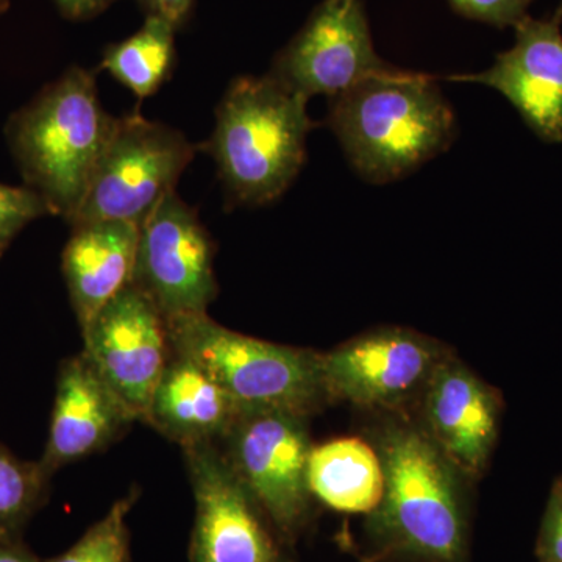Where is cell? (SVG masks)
<instances>
[{"instance_id":"obj_23","label":"cell","mask_w":562,"mask_h":562,"mask_svg":"<svg viewBox=\"0 0 562 562\" xmlns=\"http://www.w3.org/2000/svg\"><path fill=\"white\" fill-rule=\"evenodd\" d=\"M452 9L468 20L494 27H516L528 16L531 0H449Z\"/></svg>"},{"instance_id":"obj_16","label":"cell","mask_w":562,"mask_h":562,"mask_svg":"<svg viewBox=\"0 0 562 562\" xmlns=\"http://www.w3.org/2000/svg\"><path fill=\"white\" fill-rule=\"evenodd\" d=\"M61 271L81 330L132 283L139 227L127 222L72 225Z\"/></svg>"},{"instance_id":"obj_14","label":"cell","mask_w":562,"mask_h":562,"mask_svg":"<svg viewBox=\"0 0 562 562\" xmlns=\"http://www.w3.org/2000/svg\"><path fill=\"white\" fill-rule=\"evenodd\" d=\"M419 403L425 432L469 479L482 475L501 427L498 392L449 355L432 373Z\"/></svg>"},{"instance_id":"obj_19","label":"cell","mask_w":562,"mask_h":562,"mask_svg":"<svg viewBox=\"0 0 562 562\" xmlns=\"http://www.w3.org/2000/svg\"><path fill=\"white\" fill-rule=\"evenodd\" d=\"M173 65L176 29L157 16H146L135 35L111 44L102 58V69L139 101L160 90L171 77Z\"/></svg>"},{"instance_id":"obj_1","label":"cell","mask_w":562,"mask_h":562,"mask_svg":"<svg viewBox=\"0 0 562 562\" xmlns=\"http://www.w3.org/2000/svg\"><path fill=\"white\" fill-rule=\"evenodd\" d=\"M373 447L383 468V495L369 531L386 553L417 562H464L469 476L419 424L390 420Z\"/></svg>"},{"instance_id":"obj_26","label":"cell","mask_w":562,"mask_h":562,"mask_svg":"<svg viewBox=\"0 0 562 562\" xmlns=\"http://www.w3.org/2000/svg\"><path fill=\"white\" fill-rule=\"evenodd\" d=\"M113 2L116 0H55L58 11L70 21L90 20Z\"/></svg>"},{"instance_id":"obj_13","label":"cell","mask_w":562,"mask_h":562,"mask_svg":"<svg viewBox=\"0 0 562 562\" xmlns=\"http://www.w3.org/2000/svg\"><path fill=\"white\" fill-rule=\"evenodd\" d=\"M562 3L547 20L527 16L516 25V43L490 69L454 74L446 80L494 88L519 111L546 143L562 140Z\"/></svg>"},{"instance_id":"obj_8","label":"cell","mask_w":562,"mask_h":562,"mask_svg":"<svg viewBox=\"0 0 562 562\" xmlns=\"http://www.w3.org/2000/svg\"><path fill=\"white\" fill-rule=\"evenodd\" d=\"M449 350L441 342L402 327L375 328L322 353L331 401L369 409L405 408L422 392Z\"/></svg>"},{"instance_id":"obj_18","label":"cell","mask_w":562,"mask_h":562,"mask_svg":"<svg viewBox=\"0 0 562 562\" xmlns=\"http://www.w3.org/2000/svg\"><path fill=\"white\" fill-rule=\"evenodd\" d=\"M306 476L313 497L335 512L371 514L382 501V460L364 439H333L313 446Z\"/></svg>"},{"instance_id":"obj_11","label":"cell","mask_w":562,"mask_h":562,"mask_svg":"<svg viewBox=\"0 0 562 562\" xmlns=\"http://www.w3.org/2000/svg\"><path fill=\"white\" fill-rule=\"evenodd\" d=\"M391 68L373 49L361 0H325L277 55L269 76L310 101L338 98Z\"/></svg>"},{"instance_id":"obj_24","label":"cell","mask_w":562,"mask_h":562,"mask_svg":"<svg viewBox=\"0 0 562 562\" xmlns=\"http://www.w3.org/2000/svg\"><path fill=\"white\" fill-rule=\"evenodd\" d=\"M541 562H562V479L554 483L538 541Z\"/></svg>"},{"instance_id":"obj_6","label":"cell","mask_w":562,"mask_h":562,"mask_svg":"<svg viewBox=\"0 0 562 562\" xmlns=\"http://www.w3.org/2000/svg\"><path fill=\"white\" fill-rule=\"evenodd\" d=\"M198 147L183 133L144 120L117 117L116 127L72 225L127 222L139 227L166 195L176 191Z\"/></svg>"},{"instance_id":"obj_20","label":"cell","mask_w":562,"mask_h":562,"mask_svg":"<svg viewBox=\"0 0 562 562\" xmlns=\"http://www.w3.org/2000/svg\"><path fill=\"white\" fill-rule=\"evenodd\" d=\"M50 479L40 461H22L0 443V535L21 536L46 502Z\"/></svg>"},{"instance_id":"obj_4","label":"cell","mask_w":562,"mask_h":562,"mask_svg":"<svg viewBox=\"0 0 562 562\" xmlns=\"http://www.w3.org/2000/svg\"><path fill=\"white\" fill-rule=\"evenodd\" d=\"M306 103L269 74L232 81L205 146L228 201L266 205L291 187L305 165L306 136L313 128Z\"/></svg>"},{"instance_id":"obj_27","label":"cell","mask_w":562,"mask_h":562,"mask_svg":"<svg viewBox=\"0 0 562 562\" xmlns=\"http://www.w3.org/2000/svg\"><path fill=\"white\" fill-rule=\"evenodd\" d=\"M0 562H41L21 536L0 535Z\"/></svg>"},{"instance_id":"obj_7","label":"cell","mask_w":562,"mask_h":562,"mask_svg":"<svg viewBox=\"0 0 562 562\" xmlns=\"http://www.w3.org/2000/svg\"><path fill=\"white\" fill-rule=\"evenodd\" d=\"M233 472L283 539H294L308 519V417L283 412L239 414L225 436Z\"/></svg>"},{"instance_id":"obj_9","label":"cell","mask_w":562,"mask_h":562,"mask_svg":"<svg viewBox=\"0 0 562 562\" xmlns=\"http://www.w3.org/2000/svg\"><path fill=\"white\" fill-rule=\"evenodd\" d=\"M214 251L195 210L173 191L139 225L132 283L166 319L206 313L217 295Z\"/></svg>"},{"instance_id":"obj_25","label":"cell","mask_w":562,"mask_h":562,"mask_svg":"<svg viewBox=\"0 0 562 562\" xmlns=\"http://www.w3.org/2000/svg\"><path fill=\"white\" fill-rule=\"evenodd\" d=\"M147 16H157L180 29L190 16L194 0H139Z\"/></svg>"},{"instance_id":"obj_17","label":"cell","mask_w":562,"mask_h":562,"mask_svg":"<svg viewBox=\"0 0 562 562\" xmlns=\"http://www.w3.org/2000/svg\"><path fill=\"white\" fill-rule=\"evenodd\" d=\"M239 414L231 395L201 366L172 351L144 424L184 449L224 441Z\"/></svg>"},{"instance_id":"obj_3","label":"cell","mask_w":562,"mask_h":562,"mask_svg":"<svg viewBox=\"0 0 562 562\" xmlns=\"http://www.w3.org/2000/svg\"><path fill=\"white\" fill-rule=\"evenodd\" d=\"M117 117L103 109L91 70L72 66L5 125L11 157L29 188L68 222L79 213Z\"/></svg>"},{"instance_id":"obj_2","label":"cell","mask_w":562,"mask_h":562,"mask_svg":"<svg viewBox=\"0 0 562 562\" xmlns=\"http://www.w3.org/2000/svg\"><path fill=\"white\" fill-rule=\"evenodd\" d=\"M327 124L355 171L375 184L416 171L457 136L435 77L394 66L331 99Z\"/></svg>"},{"instance_id":"obj_10","label":"cell","mask_w":562,"mask_h":562,"mask_svg":"<svg viewBox=\"0 0 562 562\" xmlns=\"http://www.w3.org/2000/svg\"><path fill=\"white\" fill-rule=\"evenodd\" d=\"M81 335V353L135 419L144 422L151 394L172 357L168 322L160 310L131 283Z\"/></svg>"},{"instance_id":"obj_5","label":"cell","mask_w":562,"mask_h":562,"mask_svg":"<svg viewBox=\"0 0 562 562\" xmlns=\"http://www.w3.org/2000/svg\"><path fill=\"white\" fill-rule=\"evenodd\" d=\"M173 353L201 366L239 412H283L310 417L330 397L322 353L228 330L209 313L169 317Z\"/></svg>"},{"instance_id":"obj_15","label":"cell","mask_w":562,"mask_h":562,"mask_svg":"<svg viewBox=\"0 0 562 562\" xmlns=\"http://www.w3.org/2000/svg\"><path fill=\"white\" fill-rule=\"evenodd\" d=\"M136 422L83 353L61 362L49 438L40 464L52 476L70 462L102 452Z\"/></svg>"},{"instance_id":"obj_28","label":"cell","mask_w":562,"mask_h":562,"mask_svg":"<svg viewBox=\"0 0 562 562\" xmlns=\"http://www.w3.org/2000/svg\"><path fill=\"white\" fill-rule=\"evenodd\" d=\"M10 0H0V16L9 9Z\"/></svg>"},{"instance_id":"obj_12","label":"cell","mask_w":562,"mask_h":562,"mask_svg":"<svg viewBox=\"0 0 562 562\" xmlns=\"http://www.w3.org/2000/svg\"><path fill=\"white\" fill-rule=\"evenodd\" d=\"M183 453L195 502L191 562H280L271 522L220 443L184 447Z\"/></svg>"},{"instance_id":"obj_22","label":"cell","mask_w":562,"mask_h":562,"mask_svg":"<svg viewBox=\"0 0 562 562\" xmlns=\"http://www.w3.org/2000/svg\"><path fill=\"white\" fill-rule=\"evenodd\" d=\"M54 216L49 203L27 184L0 183V258L31 222Z\"/></svg>"},{"instance_id":"obj_29","label":"cell","mask_w":562,"mask_h":562,"mask_svg":"<svg viewBox=\"0 0 562 562\" xmlns=\"http://www.w3.org/2000/svg\"><path fill=\"white\" fill-rule=\"evenodd\" d=\"M362 562H373V561H372V560H364V561H362Z\"/></svg>"},{"instance_id":"obj_21","label":"cell","mask_w":562,"mask_h":562,"mask_svg":"<svg viewBox=\"0 0 562 562\" xmlns=\"http://www.w3.org/2000/svg\"><path fill=\"white\" fill-rule=\"evenodd\" d=\"M136 501L138 492L132 491L114 503L106 516L92 525L70 549L46 562H131L127 517Z\"/></svg>"}]
</instances>
